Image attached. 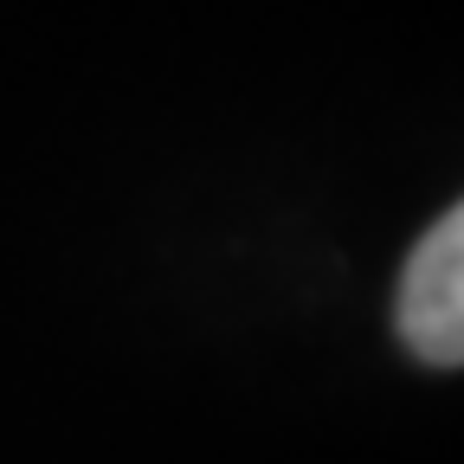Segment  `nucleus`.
Here are the masks:
<instances>
[{
  "mask_svg": "<svg viewBox=\"0 0 464 464\" xmlns=\"http://www.w3.org/2000/svg\"><path fill=\"white\" fill-rule=\"evenodd\" d=\"M393 323H400V342L426 368L464 362V213L458 207H445L439 226L406 258Z\"/></svg>",
  "mask_w": 464,
  "mask_h": 464,
  "instance_id": "f257e3e1",
  "label": "nucleus"
}]
</instances>
